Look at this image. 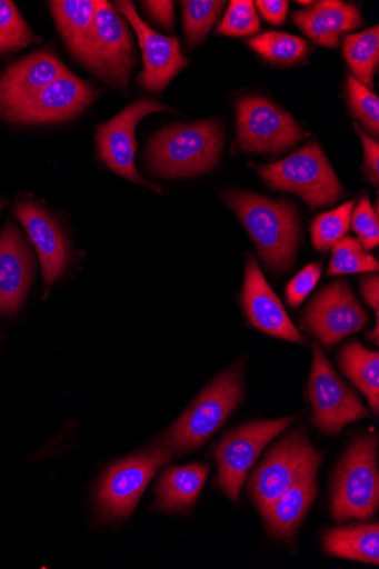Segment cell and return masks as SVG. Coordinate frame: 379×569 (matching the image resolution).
<instances>
[{
  "label": "cell",
  "mask_w": 379,
  "mask_h": 569,
  "mask_svg": "<svg viewBox=\"0 0 379 569\" xmlns=\"http://www.w3.org/2000/svg\"><path fill=\"white\" fill-rule=\"evenodd\" d=\"M226 200L239 217L262 261L278 273L290 270L300 240V220L292 204L247 191L233 190Z\"/></svg>",
  "instance_id": "obj_1"
},
{
  "label": "cell",
  "mask_w": 379,
  "mask_h": 569,
  "mask_svg": "<svg viewBox=\"0 0 379 569\" xmlns=\"http://www.w3.org/2000/svg\"><path fill=\"white\" fill-rule=\"evenodd\" d=\"M225 142L220 122L177 124L158 132L148 148L149 169L161 178L199 176L218 166Z\"/></svg>",
  "instance_id": "obj_2"
},
{
  "label": "cell",
  "mask_w": 379,
  "mask_h": 569,
  "mask_svg": "<svg viewBox=\"0 0 379 569\" xmlns=\"http://www.w3.org/2000/svg\"><path fill=\"white\" fill-rule=\"evenodd\" d=\"M243 396V366L236 363L206 387L162 442L173 455L197 450L221 429Z\"/></svg>",
  "instance_id": "obj_3"
},
{
  "label": "cell",
  "mask_w": 379,
  "mask_h": 569,
  "mask_svg": "<svg viewBox=\"0 0 379 569\" xmlns=\"http://www.w3.org/2000/svg\"><path fill=\"white\" fill-rule=\"evenodd\" d=\"M377 448L378 437L368 435L345 453L333 483L332 512L339 523L350 519L367 521L376 513L379 503Z\"/></svg>",
  "instance_id": "obj_4"
},
{
  "label": "cell",
  "mask_w": 379,
  "mask_h": 569,
  "mask_svg": "<svg viewBox=\"0 0 379 569\" xmlns=\"http://www.w3.org/2000/svg\"><path fill=\"white\" fill-rule=\"evenodd\" d=\"M257 172L270 188L298 194L311 209L333 204L343 192L342 184L316 142L278 163L258 167Z\"/></svg>",
  "instance_id": "obj_5"
},
{
  "label": "cell",
  "mask_w": 379,
  "mask_h": 569,
  "mask_svg": "<svg viewBox=\"0 0 379 569\" xmlns=\"http://www.w3.org/2000/svg\"><path fill=\"white\" fill-rule=\"evenodd\" d=\"M173 452L164 443L123 459L103 476L97 491V503L103 519L130 517L157 471L169 462Z\"/></svg>",
  "instance_id": "obj_6"
},
{
  "label": "cell",
  "mask_w": 379,
  "mask_h": 569,
  "mask_svg": "<svg viewBox=\"0 0 379 569\" xmlns=\"http://www.w3.org/2000/svg\"><path fill=\"white\" fill-rule=\"evenodd\" d=\"M308 397L313 408L315 426L328 435H340L348 425L369 417L355 391L333 370L318 342L313 343Z\"/></svg>",
  "instance_id": "obj_7"
},
{
  "label": "cell",
  "mask_w": 379,
  "mask_h": 569,
  "mask_svg": "<svg viewBox=\"0 0 379 569\" xmlns=\"http://www.w3.org/2000/svg\"><path fill=\"white\" fill-rule=\"evenodd\" d=\"M238 146L250 152L280 153L298 144L303 129L275 102L256 96L237 103Z\"/></svg>",
  "instance_id": "obj_8"
},
{
  "label": "cell",
  "mask_w": 379,
  "mask_h": 569,
  "mask_svg": "<svg viewBox=\"0 0 379 569\" xmlns=\"http://www.w3.org/2000/svg\"><path fill=\"white\" fill-rule=\"evenodd\" d=\"M321 461L307 432L296 430L270 450L249 482L260 512L279 498L312 463Z\"/></svg>",
  "instance_id": "obj_9"
},
{
  "label": "cell",
  "mask_w": 379,
  "mask_h": 569,
  "mask_svg": "<svg viewBox=\"0 0 379 569\" xmlns=\"http://www.w3.org/2000/svg\"><path fill=\"white\" fill-rule=\"evenodd\" d=\"M296 418L258 421L226 433L216 448L219 483L231 500H239L240 491L265 447L287 430Z\"/></svg>",
  "instance_id": "obj_10"
},
{
  "label": "cell",
  "mask_w": 379,
  "mask_h": 569,
  "mask_svg": "<svg viewBox=\"0 0 379 569\" xmlns=\"http://www.w3.org/2000/svg\"><path fill=\"white\" fill-rule=\"evenodd\" d=\"M94 98L93 86L67 69L31 98L0 114L13 123H57L79 116Z\"/></svg>",
  "instance_id": "obj_11"
},
{
  "label": "cell",
  "mask_w": 379,
  "mask_h": 569,
  "mask_svg": "<svg viewBox=\"0 0 379 569\" xmlns=\"http://www.w3.org/2000/svg\"><path fill=\"white\" fill-rule=\"evenodd\" d=\"M367 325L366 309L343 279L325 287L310 301L302 318V326L328 349Z\"/></svg>",
  "instance_id": "obj_12"
},
{
  "label": "cell",
  "mask_w": 379,
  "mask_h": 569,
  "mask_svg": "<svg viewBox=\"0 0 379 569\" xmlns=\"http://www.w3.org/2000/svg\"><path fill=\"white\" fill-rule=\"evenodd\" d=\"M132 38L124 20L108 2H100L86 67L118 88L129 84L133 70Z\"/></svg>",
  "instance_id": "obj_13"
},
{
  "label": "cell",
  "mask_w": 379,
  "mask_h": 569,
  "mask_svg": "<svg viewBox=\"0 0 379 569\" xmlns=\"http://www.w3.org/2000/svg\"><path fill=\"white\" fill-rule=\"evenodd\" d=\"M174 112L152 99H141L131 103L111 121L99 127L96 140L100 160L106 167L122 178L161 191L156 184L144 180L134 164L137 149L136 130L141 119L157 112Z\"/></svg>",
  "instance_id": "obj_14"
},
{
  "label": "cell",
  "mask_w": 379,
  "mask_h": 569,
  "mask_svg": "<svg viewBox=\"0 0 379 569\" xmlns=\"http://www.w3.org/2000/svg\"><path fill=\"white\" fill-rule=\"evenodd\" d=\"M14 213L38 250L44 295L49 293L67 270L70 261V242L60 221L32 199L17 202Z\"/></svg>",
  "instance_id": "obj_15"
},
{
  "label": "cell",
  "mask_w": 379,
  "mask_h": 569,
  "mask_svg": "<svg viewBox=\"0 0 379 569\" xmlns=\"http://www.w3.org/2000/svg\"><path fill=\"white\" fill-rule=\"evenodd\" d=\"M116 4L119 12L130 21L139 38L144 66L138 79L139 86L152 92L164 90L173 78L188 66L179 40L159 34L150 29L141 20L131 2L121 0Z\"/></svg>",
  "instance_id": "obj_16"
},
{
  "label": "cell",
  "mask_w": 379,
  "mask_h": 569,
  "mask_svg": "<svg viewBox=\"0 0 379 569\" xmlns=\"http://www.w3.org/2000/svg\"><path fill=\"white\" fill-rule=\"evenodd\" d=\"M242 301L250 323L259 331L295 343L305 339L289 319L286 309L263 278L252 256L248 257Z\"/></svg>",
  "instance_id": "obj_17"
},
{
  "label": "cell",
  "mask_w": 379,
  "mask_h": 569,
  "mask_svg": "<svg viewBox=\"0 0 379 569\" xmlns=\"http://www.w3.org/2000/svg\"><path fill=\"white\" fill-rule=\"evenodd\" d=\"M33 256L19 229L9 223L0 232V316L18 312L33 279Z\"/></svg>",
  "instance_id": "obj_18"
},
{
  "label": "cell",
  "mask_w": 379,
  "mask_h": 569,
  "mask_svg": "<svg viewBox=\"0 0 379 569\" xmlns=\"http://www.w3.org/2000/svg\"><path fill=\"white\" fill-rule=\"evenodd\" d=\"M68 68L51 51H39L0 76V113L31 98Z\"/></svg>",
  "instance_id": "obj_19"
},
{
  "label": "cell",
  "mask_w": 379,
  "mask_h": 569,
  "mask_svg": "<svg viewBox=\"0 0 379 569\" xmlns=\"http://www.w3.org/2000/svg\"><path fill=\"white\" fill-rule=\"evenodd\" d=\"M319 467L320 461L312 463L289 489L261 511L270 533L276 538L289 540L302 525L318 492Z\"/></svg>",
  "instance_id": "obj_20"
},
{
  "label": "cell",
  "mask_w": 379,
  "mask_h": 569,
  "mask_svg": "<svg viewBox=\"0 0 379 569\" xmlns=\"http://www.w3.org/2000/svg\"><path fill=\"white\" fill-rule=\"evenodd\" d=\"M293 21L316 43L331 48L340 44L343 32L362 24L357 8L337 0H322L308 10L298 11L293 14Z\"/></svg>",
  "instance_id": "obj_21"
},
{
  "label": "cell",
  "mask_w": 379,
  "mask_h": 569,
  "mask_svg": "<svg viewBox=\"0 0 379 569\" xmlns=\"http://www.w3.org/2000/svg\"><path fill=\"white\" fill-rule=\"evenodd\" d=\"M98 0H57L49 2L52 17L71 53L87 64L94 30Z\"/></svg>",
  "instance_id": "obj_22"
},
{
  "label": "cell",
  "mask_w": 379,
  "mask_h": 569,
  "mask_svg": "<svg viewBox=\"0 0 379 569\" xmlns=\"http://www.w3.org/2000/svg\"><path fill=\"white\" fill-rule=\"evenodd\" d=\"M209 471L206 463L167 470L158 482L156 509L170 512L190 509L199 498Z\"/></svg>",
  "instance_id": "obj_23"
},
{
  "label": "cell",
  "mask_w": 379,
  "mask_h": 569,
  "mask_svg": "<svg viewBox=\"0 0 379 569\" xmlns=\"http://www.w3.org/2000/svg\"><path fill=\"white\" fill-rule=\"evenodd\" d=\"M322 543L325 550L335 557L379 563L378 523L330 530L323 535Z\"/></svg>",
  "instance_id": "obj_24"
},
{
  "label": "cell",
  "mask_w": 379,
  "mask_h": 569,
  "mask_svg": "<svg viewBox=\"0 0 379 569\" xmlns=\"http://www.w3.org/2000/svg\"><path fill=\"white\" fill-rule=\"evenodd\" d=\"M343 373L366 396L376 416L379 410V355L352 341L340 352Z\"/></svg>",
  "instance_id": "obj_25"
},
{
  "label": "cell",
  "mask_w": 379,
  "mask_h": 569,
  "mask_svg": "<svg viewBox=\"0 0 379 569\" xmlns=\"http://www.w3.org/2000/svg\"><path fill=\"white\" fill-rule=\"evenodd\" d=\"M378 26L345 39V57L356 79L368 89L373 87V74L379 61Z\"/></svg>",
  "instance_id": "obj_26"
},
{
  "label": "cell",
  "mask_w": 379,
  "mask_h": 569,
  "mask_svg": "<svg viewBox=\"0 0 379 569\" xmlns=\"http://www.w3.org/2000/svg\"><path fill=\"white\" fill-rule=\"evenodd\" d=\"M249 46L266 61L280 66L300 62L310 50L308 42L303 39L277 31L250 39Z\"/></svg>",
  "instance_id": "obj_27"
},
{
  "label": "cell",
  "mask_w": 379,
  "mask_h": 569,
  "mask_svg": "<svg viewBox=\"0 0 379 569\" xmlns=\"http://www.w3.org/2000/svg\"><path fill=\"white\" fill-rule=\"evenodd\" d=\"M332 249L330 277L378 271V262L356 239L345 237Z\"/></svg>",
  "instance_id": "obj_28"
},
{
  "label": "cell",
  "mask_w": 379,
  "mask_h": 569,
  "mask_svg": "<svg viewBox=\"0 0 379 569\" xmlns=\"http://www.w3.org/2000/svg\"><path fill=\"white\" fill-rule=\"evenodd\" d=\"M356 201L351 200L339 209L318 216L312 226V243L318 251L327 252L340 241L350 228L352 210Z\"/></svg>",
  "instance_id": "obj_29"
},
{
  "label": "cell",
  "mask_w": 379,
  "mask_h": 569,
  "mask_svg": "<svg viewBox=\"0 0 379 569\" xmlns=\"http://www.w3.org/2000/svg\"><path fill=\"white\" fill-rule=\"evenodd\" d=\"M181 4L188 42L190 46H195L205 39L212 26L218 21L226 2L184 0Z\"/></svg>",
  "instance_id": "obj_30"
},
{
  "label": "cell",
  "mask_w": 379,
  "mask_h": 569,
  "mask_svg": "<svg viewBox=\"0 0 379 569\" xmlns=\"http://www.w3.org/2000/svg\"><path fill=\"white\" fill-rule=\"evenodd\" d=\"M34 41V36L13 2L0 0V56Z\"/></svg>",
  "instance_id": "obj_31"
},
{
  "label": "cell",
  "mask_w": 379,
  "mask_h": 569,
  "mask_svg": "<svg viewBox=\"0 0 379 569\" xmlns=\"http://www.w3.org/2000/svg\"><path fill=\"white\" fill-rule=\"evenodd\" d=\"M348 93L353 114L362 122L365 128L378 137L379 131V100L367 87L355 77L348 78Z\"/></svg>",
  "instance_id": "obj_32"
},
{
  "label": "cell",
  "mask_w": 379,
  "mask_h": 569,
  "mask_svg": "<svg viewBox=\"0 0 379 569\" xmlns=\"http://www.w3.org/2000/svg\"><path fill=\"white\" fill-rule=\"evenodd\" d=\"M260 22L250 0H233L218 33L230 37L251 36L259 31Z\"/></svg>",
  "instance_id": "obj_33"
},
{
  "label": "cell",
  "mask_w": 379,
  "mask_h": 569,
  "mask_svg": "<svg viewBox=\"0 0 379 569\" xmlns=\"http://www.w3.org/2000/svg\"><path fill=\"white\" fill-rule=\"evenodd\" d=\"M352 228L365 250L373 249L379 242L378 214L372 210L367 194H363L351 216Z\"/></svg>",
  "instance_id": "obj_34"
},
{
  "label": "cell",
  "mask_w": 379,
  "mask_h": 569,
  "mask_svg": "<svg viewBox=\"0 0 379 569\" xmlns=\"http://www.w3.org/2000/svg\"><path fill=\"white\" fill-rule=\"evenodd\" d=\"M321 274V266H307L287 287V300L291 307H298L316 287Z\"/></svg>",
  "instance_id": "obj_35"
},
{
  "label": "cell",
  "mask_w": 379,
  "mask_h": 569,
  "mask_svg": "<svg viewBox=\"0 0 379 569\" xmlns=\"http://www.w3.org/2000/svg\"><path fill=\"white\" fill-rule=\"evenodd\" d=\"M358 131L365 152V172L368 180L377 187L379 183V144L378 141L363 132L358 124H355Z\"/></svg>",
  "instance_id": "obj_36"
},
{
  "label": "cell",
  "mask_w": 379,
  "mask_h": 569,
  "mask_svg": "<svg viewBox=\"0 0 379 569\" xmlns=\"http://www.w3.org/2000/svg\"><path fill=\"white\" fill-rule=\"evenodd\" d=\"M360 291L365 301L375 310L376 328L369 336V340L378 345V317H379V279L377 276L365 277L360 283Z\"/></svg>",
  "instance_id": "obj_37"
},
{
  "label": "cell",
  "mask_w": 379,
  "mask_h": 569,
  "mask_svg": "<svg viewBox=\"0 0 379 569\" xmlns=\"http://www.w3.org/2000/svg\"><path fill=\"white\" fill-rule=\"evenodd\" d=\"M144 10L159 26L171 30L176 23L173 2H143Z\"/></svg>",
  "instance_id": "obj_38"
},
{
  "label": "cell",
  "mask_w": 379,
  "mask_h": 569,
  "mask_svg": "<svg viewBox=\"0 0 379 569\" xmlns=\"http://www.w3.org/2000/svg\"><path fill=\"white\" fill-rule=\"evenodd\" d=\"M255 4L267 22L276 26L285 23L289 8L288 2H282V0H258Z\"/></svg>",
  "instance_id": "obj_39"
},
{
  "label": "cell",
  "mask_w": 379,
  "mask_h": 569,
  "mask_svg": "<svg viewBox=\"0 0 379 569\" xmlns=\"http://www.w3.org/2000/svg\"><path fill=\"white\" fill-rule=\"evenodd\" d=\"M4 201L0 200V212H2V210L4 209Z\"/></svg>",
  "instance_id": "obj_40"
}]
</instances>
